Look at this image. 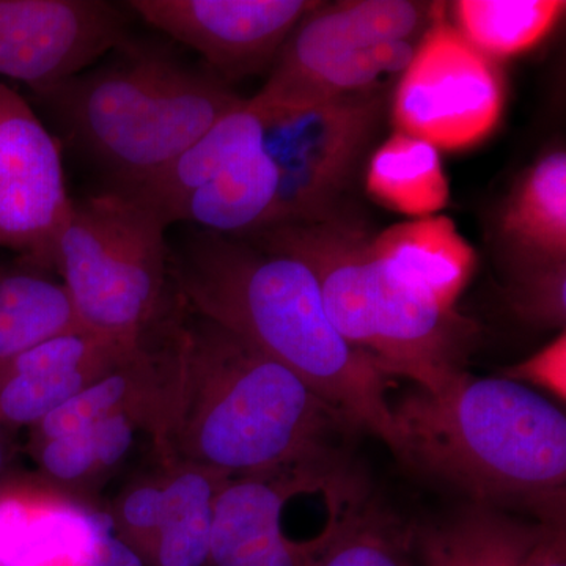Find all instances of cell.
Masks as SVG:
<instances>
[{"instance_id":"6da1fadb","label":"cell","mask_w":566,"mask_h":566,"mask_svg":"<svg viewBox=\"0 0 566 566\" xmlns=\"http://www.w3.org/2000/svg\"><path fill=\"white\" fill-rule=\"evenodd\" d=\"M182 311L156 345L147 427L166 468L196 464L233 479L338 452L335 439L354 428L337 409L240 335Z\"/></svg>"},{"instance_id":"30bf717a","label":"cell","mask_w":566,"mask_h":566,"mask_svg":"<svg viewBox=\"0 0 566 566\" xmlns=\"http://www.w3.org/2000/svg\"><path fill=\"white\" fill-rule=\"evenodd\" d=\"M128 25L103 0H0V77L39 96L120 48Z\"/></svg>"},{"instance_id":"2e32d148","label":"cell","mask_w":566,"mask_h":566,"mask_svg":"<svg viewBox=\"0 0 566 566\" xmlns=\"http://www.w3.org/2000/svg\"><path fill=\"white\" fill-rule=\"evenodd\" d=\"M545 527L474 502L441 523L412 527L417 565L521 566Z\"/></svg>"},{"instance_id":"44dd1931","label":"cell","mask_w":566,"mask_h":566,"mask_svg":"<svg viewBox=\"0 0 566 566\" xmlns=\"http://www.w3.org/2000/svg\"><path fill=\"white\" fill-rule=\"evenodd\" d=\"M43 271L25 263L0 274V370L36 345L84 327L63 283Z\"/></svg>"},{"instance_id":"7402d4cb","label":"cell","mask_w":566,"mask_h":566,"mask_svg":"<svg viewBox=\"0 0 566 566\" xmlns=\"http://www.w3.org/2000/svg\"><path fill=\"white\" fill-rule=\"evenodd\" d=\"M367 191L390 210L416 218L434 216L450 197L438 148L398 132L371 156Z\"/></svg>"},{"instance_id":"52a82bcc","label":"cell","mask_w":566,"mask_h":566,"mask_svg":"<svg viewBox=\"0 0 566 566\" xmlns=\"http://www.w3.org/2000/svg\"><path fill=\"white\" fill-rule=\"evenodd\" d=\"M340 452L233 476L214 506L208 566H311L364 490Z\"/></svg>"},{"instance_id":"83f0119b","label":"cell","mask_w":566,"mask_h":566,"mask_svg":"<svg viewBox=\"0 0 566 566\" xmlns=\"http://www.w3.org/2000/svg\"><path fill=\"white\" fill-rule=\"evenodd\" d=\"M566 335L564 331L556 340L551 342L542 352L526 363L510 368L506 378L517 382L545 387L551 394L565 400L566 395Z\"/></svg>"},{"instance_id":"9a60e30c","label":"cell","mask_w":566,"mask_h":566,"mask_svg":"<svg viewBox=\"0 0 566 566\" xmlns=\"http://www.w3.org/2000/svg\"><path fill=\"white\" fill-rule=\"evenodd\" d=\"M268 126V115L251 99H244L158 174L129 191L118 192L155 212L169 229L178 223L182 207L193 193L262 145Z\"/></svg>"},{"instance_id":"277c9868","label":"cell","mask_w":566,"mask_h":566,"mask_svg":"<svg viewBox=\"0 0 566 566\" xmlns=\"http://www.w3.org/2000/svg\"><path fill=\"white\" fill-rule=\"evenodd\" d=\"M249 237L312 271L335 329L387 378L436 392L464 374L475 324L376 256L356 219L338 210Z\"/></svg>"},{"instance_id":"e0dca14e","label":"cell","mask_w":566,"mask_h":566,"mask_svg":"<svg viewBox=\"0 0 566 566\" xmlns=\"http://www.w3.org/2000/svg\"><path fill=\"white\" fill-rule=\"evenodd\" d=\"M371 251L447 307H455L475 268L474 249L447 216L395 223L371 240Z\"/></svg>"},{"instance_id":"ac0fdd59","label":"cell","mask_w":566,"mask_h":566,"mask_svg":"<svg viewBox=\"0 0 566 566\" xmlns=\"http://www.w3.org/2000/svg\"><path fill=\"white\" fill-rule=\"evenodd\" d=\"M502 234L520 268L566 262V155L546 153L517 185L502 216Z\"/></svg>"},{"instance_id":"603a6c76","label":"cell","mask_w":566,"mask_h":566,"mask_svg":"<svg viewBox=\"0 0 566 566\" xmlns=\"http://www.w3.org/2000/svg\"><path fill=\"white\" fill-rule=\"evenodd\" d=\"M560 0H460L453 3L455 29L490 57H516L534 50L564 17Z\"/></svg>"},{"instance_id":"8992f818","label":"cell","mask_w":566,"mask_h":566,"mask_svg":"<svg viewBox=\"0 0 566 566\" xmlns=\"http://www.w3.org/2000/svg\"><path fill=\"white\" fill-rule=\"evenodd\" d=\"M166 230L155 212L114 189L73 200L52 270L85 329L128 345L147 340L170 279Z\"/></svg>"},{"instance_id":"4dcf8cb0","label":"cell","mask_w":566,"mask_h":566,"mask_svg":"<svg viewBox=\"0 0 566 566\" xmlns=\"http://www.w3.org/2000/svg\"><path fill=\"white\" fill-rule=\"evenodd\" d=\"M7 464V447L3 442L2 434H0V475H3V469Z\"/></svg>"},{"instance_id":"5bb4252c","label":"cell","mask_w":566,"mask_h":566,"mask_svg":"<svg viewBox=\"0 0 566 566\" xmlns=\"http://www.w3.org/2000/svg\"><path fill=\"white\" fill-rule=\"evenodd\" d=\"M444 3L352 0L316 6L283 44L270 77H290L331 59L392 41L416 40L444 18ZM420 40V39H419Z\"/></svg>"},{"instance_id":"484cf974","label":"cell","mask_w":566,"mask_h":566,"mask_svg":"<svg viewBox=\"0 0 566 566\" xmlns=\"http://www.w3.org/2000/svg\"><path fill=\"white\" fill-rule=\"evenodd\" d=\"M111 516L115 534L150 565L163 520V479L129 486Z\"/></svg>"},{"instance_id":"9c48e42d","label":"cell","mask_w":566,"mask_h":566,"mask_svg":"<svg viewBox=\"0 0 566 566\" xmlns=\"http://www.w3.org/2000/svg\"><path fill=\"white\" fill-rule=\"evenodd\" d=\"M71 203L61 144L20 93L0 81V248L52 270Z\"/></svg>"},{"instance_id":"f546056e","label":"cell","mask_w":566,"mask_h":566,"mask_svg":"<svg viewBox=\"0 0 566 566\" xmlns=\"http://www.w3.org/2000/svg\"><path fill=\"white\" fill-rule=\"evenodd\" d=\"M521 566H566L564 521H546L545 531Z\"/></svg>"},{"instance_id":"7c38bea8","label":"cell","mask_w":566,"mask_h":566,"mask_svg":"<svg viewBox=\"0 0 566 566\" xmlns=\"http://www.w3.org/2000/svg\"><path fill=\"white\" fill-rule=\"evenodd\" d=\"M111 513L93 509L50 480L0 475V566H77Z\"/></svg>"},{"instance_id":"ba28073f","label":"cell","mask_w":566,"mask_h":566,"mask_svg":"<svg viewBox=\"0 0 566 566\" xmlns=\"http://www.w3.org/2000/svg\"><path fill=\"white\" fill-rule=\"evenodd\" d=\"M504 106V80L495 62L441 18L420 36L401 74L392 117L398 133L457 151L488 139Z\"/></svg>"},{"instance_id":"d4e9b609","label":"cell","mask_w":566,"mask_h":566,"mask_svg":"<svg viewBox=\"0 0 566 566\" xmlns=\"http://www.w3.org/2000/svg\"><path fill=\"white\" fill-rule=\"evenodd\" d=\"M510 305L523 322L564 329L566 322V262L520 268Z\"/></svg>"},{"instance_id":"f1b7e54d","label":"cell","mask_w":566,"mask_h":566,"mask_svg":"<svg viewBox=\"0 0 566 566\" xmlns=\"http://www.w3.org/2000/svg\"><path fill=\"white\" fill-rule=\"evenodd\" d=\"M77 566H147L144 558L115 531L106 532L85 551Z\"/></svg>"},{"instance_id":"8fae6325","label":"cell","mask_w":566,"mask_h":566,"mask_svg":"<svg viewBox=\"0 0 566 566\" xmlns=\"http://www.w3.org/2000/svg\"><path fill=\"white\" fill-rule=\"evenodd\" d=\"M314 0H132L126 9L202 55L219 80L273 69L279 52Z\"/></svg>"},{"instance_id":"cb8c5ba5","label":"cell","mask_w":566,"mask_h":566,"mask_svg":"<svg viewBox=\"0 0 566 566\" xmlns=\"http://www.w3.org/2000/svg\"><path fill=\"white\" fill-rule=\"evenodd\" d=\"M311 566H419L412 527L374 504L363 490L344 506Z\"/></svg>"},{"instance_id":"7a4b0ae2","label":"cell","mask_w":566,"mask_h":566,"mask_svg":"<svg viewBox=\"0 0 566 566\" xmlns=\"http://www.w3.org/2000/svg\"><path fill=\"white\" fill-rule=\"evenodd\" d=\"M169 274L188 311L285 365L354 430L376 436L398 457L390 378L338 334L300 259L251 237L196 229L170 251Z\"/></svg>"},{"instance_id":"5b68a950","label":"cell","mask_w":566,"mask_h":566,"mask_svg":"<svg viewBox=\"0 0 566 566\" xmlns=\"http://www.w3.org/2000/svg\"><path fill=\"white\" fill-rule=\"evenodd\" d=\"M107 57L39 98L114 191L158 174L244 102L163 44L129 39Z\"/></svg>"},{"instance_id":"4316f807","label":"cell","mask_w":566,"mask_h":566,"mask_svg":"<svg viewBox=\"0 0 566 566\" xmlns=\"http://www.w3.org/2000/svg\"><path fill=\"white\" fill-rule=\"evenodd\" d=\"M44 479L54 485H74L104 471L91 428L32 444Z\"/></svg>"},{"instance_id":"3957f363","label":"cell","mask_w":566,"mask_h":566,"mask_svg":"<svg viewBox=\"0 0 566 566\" xmlns=\"http://www.w3.org/2000/svg\"><path fill=\"white\" fill-rule=\"evenodd\" d=\"M405 463L475 504L524 505L564 521L566 417L531 387L468 371L392 405Z\"/></svg>"},{"instance_id":"ffe728a7","label":"cell","mask_w":566,"mask_h":566,"mask_svg":"<svg viewBox=\"0 0 566 566\" xmlns=\"http://www.w3.org/2000/svg\"><path fill=\"white\" fill-rule=\"evenodd\" d=\"M158 356L156 346L145 342L142 348L117 368L84 387L65 405L32 428V444L80 433L92 424L117 415L136 416L147 430L155 397Z\"/></svg>"},{"instance_id":"4fadbf2b","label":"cell","mask_w":566,"mask_h":566,"mask_svg":"<svg viewBox=\"0 0 566 566\" xmlns=\"http://www.w3.org/2000/svg\"><path fill=\"white\" fill-rule=\"evenodd\" d=\"M142 345L81 327L22 353L0 370V428L35 427Z\"/></svg>"},{"instance_id":"d6986e66","label":"cell","mask_w":566,"mask_h":566,"mask_svg":"<svg viewBox=\"0 0 566 566\" xmlns=\"http://www.w3.org/2000/svg\"><path fill=\"white\" fill-rule=\"evenodd\" d=\"M166 469L161 527L148 566H208L216 501L232 476L196 464Z\"/></svg>"}]
</instances>
